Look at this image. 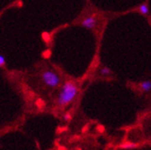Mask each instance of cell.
I'll use <instances>...</instances> for the list:
<instances>
[{
	"label": "cell",
	"instance_id": "cell-3",
	"mask_svg": "<svg viewBox=\"0 0 151 150\" xmlns=\"http://www.w3.org/2000/svg\"><path fill=\"white\" fill-rule=\"evenodd\" d=\"M81 25L88 29H93L97 25V19L94 16H88L81 21Z\"/></svg>",
	"mask_w": 151,
	"mask_h": 150
},
{
	"label": "cell",
	"instance_id": "cell-8",
	"mask_svg": "<svg viewBox=\"0 0 151 150\" xmlns=\"http://www.w3.org/2000/svg\"><path fill=\"white\" fill-rule=\"evenodd\" d=\"M5 65H6V59H5V57H4V55H0V66H1V67H4Z\"/></svg>",
	"mask_w": 151,
	"mask_h": 150
},
{
	"label": "cell",
	"instance_id": "cell-1",
	"mask_svg": "<svg viewBox=\"0 0 151 150\" xmlns=\"http://www.w3.org/2000/svg\"><path fill=\"white\" fill-rule=\"evenodd\" d=\"M78 92V88L73 81L65 82L57 97V104L61 107L70 104L77 97Z\"/></svg>",
	"mask_w": 151,
	"mask_h": 150
},
{
	"label": "cell",
	"instance_id": "cell-4",
	"mask_svg": "<svg viewBox=\"0 0 151 150\" xmlns=\"http://www.w3.org/2000/svg\"><path fill=\"white\" fill-rule=\"evenodd\" d=\"M139 144L137 143H132V142H124V143L120 145V148L122 149H134L135 147H137Z\"/></svg>",
	"mask_w": 151,
	"mask_h": 150
},
{
	"label": "cell",
	"instance_id": "cell-5",
	"mask_svg": "<svg viewBox=\"0 0 151 150\" xmlns=\"http://www.w3.org/2000/svg\"><path fill=\"white\" fill-rule=\"evenodd\" d=\"M140 88L144 92H148L151 90V80H146L140 83Z\"/></svg>",
	"mask_w": 151,
	"mask_h": 150
},
{
	"label": "cell",
	"instance_id": "cell-7",
	"mask_svg": "<svg viewBox=\"0 0 151 150\" xmlns=\"http://www.w3.org/2000/svg\"><path fill=\"white\" fill-rule=\"evenodd\" d=\"M111 73V69L109 68V67H107V66H104V67H102V68L101 69V74L103 75V76H108V75H110Z\"/></svg>",
	"mask_w": 151,
	"mask_h": 150
},
{
	"label": "cell",
	"instance_id": "cell-9",
	"mask_svg": "<svg viewBox=\"0 0 151 150\" xmlns=\"http://www.w3.org/2000/svg\"><path fill=\"white\" fill-rule=\"evenodd\" d=\"M64 120L65 121H70L71 120V114L70 113H68V112H67V113H65V115H64Z\"/></svg>",
	"mask_w": 151,
	"mask_h": 150
},
{
	"label": "cell",
	"instance_id": "cell-2",
	"mask_svg": "<svg viewBox=\"0 0 151 150\" xmlns=\"http://www.w3.org/2000/svg\"><path fill=\"white\" fill-rule=\"evenodd\" d=\"M42 80L49 88H57L61 83V78L58 74L52 70H45L42 73Z\"/></svg>",
	"mask_w": 151,
	"mask_h": 150
},
{
	"label": "cell",
	"instance_id": "cell-6",
	"mask_svg": "<svg viewBox=\"0 0 151 150\" xmlns=\"http://www.w3.org/2000/svg\"><path fill=\"white\" fill-rule=\"evenodd\" d=\"M138 11L142 15H144V16H147V15H148L149 14V7H148L147 4L144 3V4L140 5L139 7H138Z\"/></svg>",
	"mask_w": 151,
	"mask_h": 150
}]
</instances>
